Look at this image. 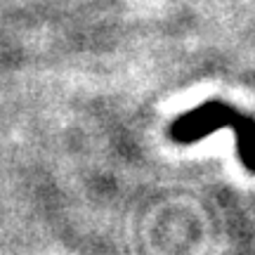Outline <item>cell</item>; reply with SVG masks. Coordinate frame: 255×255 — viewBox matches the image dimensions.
Segmentation results:
<instances>
[{"label":"cell","instance_id":"6da1fadb","mask_svg":"<svg viewBox=\"0 0 255 255\" xmlns=\"http://www.w3.org/2000/svg\"><path fill=\"white\" fill-rule=\"evenodd\" d=\"M222 128H232L237 137V151L241 165L248 173H255V119L237 111L222 102H206L199 109L184 114L175 121L168 135L177 144H194L201 137L213 135Z\"/></svg>","mask_w":255,"mask_h":255}]
</instances>
